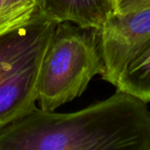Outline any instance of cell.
I'll return each instance as SVG.
<instances>
[{
    "mask_svg": "<svg viewBox=\"0 0 150 150\" xmlns=\"http://www.w3.org/2000/svg\"><path fill=\"white\" fill-rule=\"evenodd\" d=\"M38 1V3H39V4H40V9H41V4H42V0H37Z\"/></svg>",
    "mask_w": 150,
    "mask_h": 150,
    "instance_id": "9c48e42d",
    "label": "cell"
},
{
    "mask_svg": "<svg viewBox=\"0 0 150 150\" xmlns=\"http://www.w3.org/2000/svg\"><path fill=\"white\" fill-rule=\"evenodd\" d=\"M150 8V0H117L114 13L127 14Z\"/></svg>",
    "mask_w": 150,
    "mask_h": 150,
    "instance_id": "ba28073f",
    "label": "cell"
},
{
    "mask_svg": "<svg viewBox=\"0 0 150 150\" xmlns=\"http://www.w3.org/2000/svg\"><path fill=\"white\" fill-rule=\"evenodd\" d=\"M98 35L105 64L102 78L115 85L125 66L150 40V8L112 13L98 29Z\"/></svg>",
    "mask_w": 150,
    "mask_h": 150,
    "instance_id": "277c9868",
    "label": "cell"
},
{
    "mask_svg": "<svg viewBox=\"0 0 150 150\" xmlns=\"http://www.w3.org/2000/svg\"><path fill=\"white\" fill-rule=\"evenodd\" d=\"M150 150V111L117 90L69 113L40 107L0 128V150Z\"/></svg>",
    "mask_w": 150,
    "mask_h": 150,
    "instance_id": "6da1fadb",
    "label": "cell"
},
{
    "mask_svg": "<svg viewBox=\"0 0 150 150\" xmlns=\"http://www.w3.org/2000/svg\"><path fill=\"white\" fill-rule=\"evenodd\" d=\"M105 71L98 29L83 28L71 22L58 23L41 65L39 107L55 111L80 97L91 79L103 76Z\"/></svg>",
    "mask_w": 150,
    "mask_h": 150,
    "instance_id": "7a4b0ae2",
    "label": "cell"
},
{
    "mask_svg": "<svg viewBox=\"0 0 150 150\" xmlns=\"http://www.w3.org/2000/svg\"><path fill=\"white\" fill-rule=\"evenodd\" d=\"M116 1H117V0H112V2H113V4H114V5H115V3H116Z\"/></svg>",
    "mask_w": 150,
    "mask_h": 150,
    "instance_id": "30bf717a",
    "label": "cell"
},
{
    "mask_svg": "<svg viewBox=\"0 0 150 150\" xmlns=\"http://www.w3.org/2000/svg\"><path fill=\"white\" fill-rule=\"evenodd\" d=\"M41 11L56 22L99 29L114 13L112 0H42Z\"/></svg>",
    "mask_w": 150,
    "mask_h": 150,
    "instance_id": "5b68a950",
    "label": "cell"
},
{
    "mask_svg": "<svg viewBox=\"0 0 150 150\" xmlns=\"http://www.w3.org/2000/svg\"><path fill=\"white\" fill-rule=\"evenodd\" d=\"M40 11L37 0H0V37L29 24Z\"/></svg>",
    "mask_w": 150,
    "mask_h": 150,
    "instance_id": "52a82bcc",
    "label": "cell"
},
{
    "mask_svg": "<svg viewBox=\"0 0 150 150\" xmlns=\"http://www.w3.org/2000/svg\"><path fill=\"white\" fill-rule=\"evenodd\" d=\"M57 24L40 11L0 37V128L36 107L42 62Z\"/></svg>",
    "mask_w": 150,
    "mask_h": 150,
    "instance_id": "3957f363",
    "label": "cell"
},
{
    "mask_svg": "<svg viewBox=\"0 0 150 150\" xmlns=\"http://www.w3.org/2000/svg\"><path fill=\"white\" fill-rule=\"evenodd\" d=\"M115 86L119 91L150 102V40L125 66Z\"/></svg>",
    "mask_w": 150,
    "mask_h": 150,
    "instance_id": "8992f818",
    "label": "cell"
}]
</instances>
